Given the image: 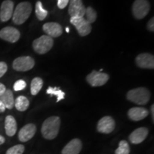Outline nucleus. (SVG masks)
I'll use <instances>...</instances> for the list:
<instances>
[{
  "label": "nucleus",
  "mask_w": 154,
  "mask_h": 154,
  "mask_svg": "<svg viewBox=\"0 0 154 154\" xmlns=\"http://www.w3.org/2000/svg\"><path fill=\"white\" fill-rule=\"evenodd\" d=\"M35 13L37 19L40 21L44 20V19L47 17L48 11L46 10V9H44L42 4L40 1H38L36 3Z\"/></svg>",
  "instance_id": "nucleus-23"
},
{
  "label": "nucleus",
  "mask_w": 154,
  "mask_h": 154,
  "mask_svg": "<svg viewBox=\"0 0 154 154\" xmlns=\"http://www.w3.org/2000/svg\"><path fill=\"white\" fill-rule=\"evenodd\" d=\"M14 12V2L11 0H5L0 7V19L2 22H7L12 17Z\"/></svg>",
  "instance_id": "nucleus-13"
},
{
  "label": "nucleus",
  "mask_w": 154,
  "mask_h": 154,
  "mask_svg": "<svg viewBox=\"0 0 154 154\" xmlns=\"http://www.w3.org/2000/svg\"><path fill=\"white\" fill-rule=\"evenodd\" d=\"M5 128L6 134L8 136H14L17 130V121L12 116H7L5 119Z\"/></svg>",
  "instance_id": "nucleus-19"
},
{
  "label": "nucleus",
  "mask_w": 154,
  "mask_h": 154,
  "mask_svg": "<svg viewBox=\"0 0 154 154\" xmlns=\"http://www.w3.org/2000/svg\"><path fill=\"white\" fill-rule=\"evenodd\" d=\"M69 14L71 17H84L86 7L83 5L82 0H69Z\"/></svg>",
  "instance_id": "nucleus-10"
},
{
  "label": "nucleus",
  "mask_w": 154,
  "mask_h": 154,
  "mask_svg": "<svg viewBox=\"0 0 154 154\" xmlns=\"http://www.w3.org/2000/svg\"><path fill=\"white\" fill-rule=\"evenodd\" d=\"M66 31L67 33H69V27H66Z\"/></svg>",
  "instance_id": "nucleus-36"
},
{
  "label": "nucleus",
  "mask_w": 154,
  "mask_h": 154,
  "mask_svg": "<svg viewBox=\"0 0 154 154\" xmlns=\"http://www.w3.org/2000/svg\"><path fill=\"white\" fill-rule=\"evenodd\" d=\"M136 63L139 68L141 69H154V57L149 53H143L138 55L136 58Z\"/></svg>",
  "instance_id": "nucleus-12"
},
{
  "label": "nucleus",
  "mask_w": 154,
  "mask_h": 154,
  "mask_svg": "<svg viewBox=\"0 0 154 154\" xmlns=\"http://www.w3.org/2000/svg\"><path fill=\"white\" fill-rule=\"evenodd\" d=\"M147 28H148V29L150 31V32H153L154 31V18L153 17H152V18L149 20V22H148Z\"/></svg>",
  "instance_id": "nucleus-31"
},
{
  "label": "nucleus",
  "mask_w": 154,
  "mask_h": 154,
  "mask_svg": "<svg viewBox=\"0 0 154 154\" xmlns=\"http://www.w3.org/2000/svg\"><path fill=\"white\" fill-rule=\"evenodd\" d=\"M32 11V5L28 2L19 3L13 12L12 21L14 24L20 25L27 20Z\"/></svg>",
  "instance_id": "nucleus-2"
},
{
  "label": "nucleus",
  "mask_w": 154,
  "mask_h": 154,
  "mask_svg": "<svg viewBox=\"0 0 154 154\" xmlns=\"http://www.w3.org/2000/svg\"><path fill=\"white\" fill-rule=\"evenodd\" d=\"M149 113V111L143 107H134L128 111L129 119L134 121L143 120L148 116Z\"/></svg>",
  "instance_id": "nucleus-18"
},
{
  "label": "nucleus",
  "mask_w": 154,
  "mask_h": 154,
  "mask_svg": "<svg viewBox=\"0 0 154 154\" xmlns=\"http://www.w3.org/2000/svg\"><path fill=\"white\" fill-rule=\"evenodd\" d=\"M0 100L5 105L6 109H11L14 106V95L10 89H6L2 95L0 96Z\"/></svg>",
  "instance_id": "nucleus-20"
},
{
  "label": "nucleus",
  "mask_w": 154,
  "mask_h": 154,
  "mask_svg": "<svg viewBox=\"0 0 154 154\" xmlns=\"http://www.w3.org/2000/svg\"><path fill=\"white\" fill-rule=\"evenodd\" d=\"M82 149V143L79 138H74L63 148L62 154H79Z\"/></svg>",
  "instance_id": "nucleus-17"
},
{
  "label": "nucleus",
  "mask_w": 154,
  "mask_h": 154,
  "mask_svg": "<svg viewBox=\"0 0 154 154\" xmlns=\"http://www.w3.org/2000/svg\"><path fill=\"white\" fill-rule=\"evenodd\" d=\"M150 8V3L148 0H135L132 6L133 15L137 19H143L149 14Z\"/></svg>",
  "instance_id": "nucleus-5"
},
{
  "label": "nucleus",
  "mask_w": 154,
  "mask_h": 154,
  "mask_svg": "<svg viewBox=\"0 0 154 154\" xmlns=\"http://www.w3.org/2000/svg\"><path fill=\"white\" fill-rule=\"evenodd\" d=\"M126 98L138 105H146L149 101L151 94L146 88L140 87L130 90L127 93Z\"/></svg>",
  "instance_id": "nucleus-3"
},
{
  "label": "nucleus",
  "mask_w": 154,
  "mask_h": 154,
  "mask_svg": "<svg viewBox=\"0 0 154 154\" xmlns=\"http://www.w3.org/2000/svg\"><path fill=\"white\" fill-rule=\"evenodd\" d=\"M5 137H4V136H1V135H0V145H2V144H3L4 143H5Z\"/></svg>",
  "instance_id": "nucleus-34"
},
{
  "label": "nucleus",
  "mask_w": 154,
  "mask_h": 154,
  "mask_svg": "<svg viewBox=\"0 0 154 154\" xmlns=\"http://www.w3.org/2000/svg\"><path fill=\"white\" fill-rule=\"evenodd\" d=\"M24 146L22 144L14 146L12 147L9 148L6 152V154H22L24 151Z\"/></svg>",
  "instance_id": "nucleus-27"
},
{
  "label": "nucleus",
  "mask_w": 154,
  "mask_h": 154,
  "mask_svg": "<svg viewBox=\"0 0 154 154\" xmlns=\"http://www.w3.org/2000/svg\"><path fill=\"white\" fill-rule=\"evenodd\" d=\"M153 109H154V106L152 105V106H151V110L152 119H153V121H154V111H153Z\"/></svg>",
  "instance_id": "nucleus-35"
},
{
  "label": "nucleus",
  "mask_w": 154,
  "mask_h": 154,
  "mask_svg": "<svg viewBox=\"0 0 154 154\" xmlns=\"http://www.w3.org/2000/svg\"><path fill=\"white\" fill-rule=\"evenodd\" d=\"M0 38L10 43H15L20 38V32L16 28L7 26L0 31Z\"/></svg>",
  "instance_id": "nucleus-9"
},
{
  "label": "nucleus",
  "mask_w": 154,
  "mask_h": 154,
  "mask_svg": "<svg viewBox=\"0 0 154 154\" xmlns=\"http://www.w3.org/2000/svg\"><path fill=\"white\" fill-rule=\"evenodd\" d=\"M36 128L33 124H29L24 126L19 131L18 138L22 142H26L34 137L36 134Z\"/></svg>",
  "instance_id": "nucleus-15"
},
{
  "label": "nucleus",
  "mask_w": 154,
  "mask_h": 154,
  "mask_svg": "<svg viewBox=\"0 0 154 154\" xmlns=\"http://www.w3.org/2000/svg\"><path fill=\"white\" fill-rule=\"evenodd\" d=\"M53 38L47 35H43L33 42L32 46L34 51L39 54H44L50 51L53 47Z\"/></svg>",
  "instance_id": "nucleus-4"
},
{
  "label": "nucleus",
  "mask_w": 154,
  "mask_h": 154,
  "mask_svg": "<svg viewBox=\"0 0 154 154\" xmlns=\"http://www.w3.org/2000/svg\"><path fill=\"white\" fill-rule=\"evenodd\" d=\"M109 79V76L106 73L93 71L86 76V81L91 86H101Z\"/></svg>",
  "instance_id": "nucleus-8"
},
{
  "label": "nucleus",
  "mask_w": 154,
  "mask_h": 154,
  "mask_svg": "<svg viewBox=\"0 0 154 154\" xmlns=\"http://www.w3.org/2000/svg\"><path fill=\"white\" fill-rule=\"evenodd\" d=\"M69 2V0H58V7L59 9H64L65 7L68 5V4Z\"/></svg>",
  "instance_id": "nucleus-30"
},
{
  "label": "nucleus",
  "mask_w": 154,
  "mask_h": 154,
  "mask_svg": "<svg viewBox=\"0 0 154 154\" xmlns=\"http://www.w3.org/2000/svg\"><path fill=\"white\" fill-rule=\"evenodd\" d=\"M26 86V83L24 80H18L14 83V91H22L24 89Z\"/></svg>",
  "instance_id": "nucleus-28"
},
{
  "label": "nucleus",
  "mask_w": 154,
  "mask_h": 154,
  "mask_svg": "<svg viewBox=\"0 0 154 154\" xmlns=\"http://www.w3.org/2000/svg\"><path fill=\"white\" fill-rule=\"evenodd\" d=\"M70 22L76 27L80 36H87L91 32V24H89L84 17H71Z\"/></svg>",
  "instance_id": "nucleus-6"
},
{
  "label": "nucleus",
  "mask_w": 154,
  "mask_h": 154,
  "mask_svg": "<svg viewBox=\"0 0 154 154\" xmlns=\"http://www.w3.org/2000/svg\"><path fill=\"white\" fill-rule=\"evenodd\" d=\"M84 17L89 24H92L96 20L97 13L91 7H88L86 8V12Z\"/></svg>",
  "instance_id": "nucleus-24"
},
{
  "label": "nucleus",
  "mask_w": 154,
  "mask_h": 154,
  "mask_svg": "<svg viewBox=\"0 0 154 154\" xmlns=\"http://www.w3.org/2000/svg\"><path fill=\"white\" fill-rule=\"evenodd\" d=\"M6 89H7V88H6L5 86L3 84H2V83H0V96L2 95V94L5 93Z\"/></svg>",
  "instance_id": "nucleus-32"
},
{
  "label": "nucleus",
  "mask_w": 154,
  "mask_h": 154,
  "mask_svg": "<svg viewBox=\"0 0 154 154\" xmlns=\"http://www.w3.org/2000/svg\"><path fill=\"white\" fill-rule=\"evenodd\" d=\"M5 109L6 108L5 106V105H4V103L1 101V100H0V113L5 112Z\"/></svg>",
  "instance_id": "nucleus-33"
},
{
  "label": "nucleus",
  "mask_w": 154,
  "mask_h": 154,
  "mask_svg": "<svg viewBox=\"0 0 154 154\" xmlns=\"http://www.w3.org/2000/svg\"><path fill=\"white\" fill-rule=\"evenodd\" d=\"M47 93L49 95H54L57 97V102L60 101L61 100L64 99L65 94L60 89V88L58 87H49L47 90Z\"/></svg>",
  "instance_id": "nucleus-25"
},
{
  "label": "nucleus",
  "mask_w": 154,
  "mask_h": 154,
  "mask_svg": "<svg viewBox=\"0 0 154 154\" xmlns=\"http://www.w3.org/2000/svg\"><path fill=\"white\" fill-rule=\"evenodd\" d=\"M35 64L33 58L30 57H20L13 61L12 67L17 72H26L31 70Z\"/></svg>",
  "instance_id": "nucleus-7"
},
{
  "label": "nucleus",
  "mask_w": 154,
  "mask_h": 154,
  "mask_svg": "<svg viewBox=\"0 0 154 154\" xmlns=\"http://www.w3.org/2000/svg\"><path fill=\"white\" fill-rule=\"evenodd\" d=\"M130 147L126 140H121L119 147L116 150L115 154H129Z\"/></svg>",
  "instance_id": "nucleus-26"
},
{
  "label": "nucleus",
  "mask_w": 154,
  "mask_h": 154,
  "mask_svg": "<svg viewBox=\"0 0 154 154\" xmlns=\"http://www.w3.org/2000/svg\"><path fill=\"white\" fill-rule=\"evenodd\" d=\"M116 126L115 121L111 116H104L100 119L97 124L98 131L102 134H110L114 130Z\"/></svg>",
  "instance_id": "nucleus-11"
},
{
  "label": "nucleus",
  "mask_w": 154,
  "mask_h": 154,
  "mask_svg": "<svg viewBox=\"0 0 154 154\" xmlns=\"http://www.w3.org/2000/svg\"><path fill=\"white\" fill-rule=\"evenodd\" d=\"M14 106L19 111H24L29 106V101L24 96H19L14 101Z\"/></svg>",
  "instance_id": "nucleus-21"
},
{
  "label": "nucleus",
  "mask_w": 154,
  "mask_h": 154,
  "mask_svg": "<svg viewBox=\"0 0 154 154\" xmlns=\"http://www.w3.org/2000/svg\"><path fill=\"white\" fill-rule=\"evenodd\" d=\"M7 69L8 67H7V63L4 61H0V78L2 77L7 72Z\"/></svg>",
  "instance_id": "nucleus-29"
},
{
  "label": "nucleus",
  "mask_w": 154,
  "mask_h": 154,
  "mask_svg": "<svg viewBox=\"0 0 154 154\" xmlns=\"http://www.w3.org/2000/svg\"><path fill=\"white\" fill-rule=\"evenodd\" d=\"M149 134V130L145 127H140L134 131L129 136V140L132 143L138 144L142 143Z\"/></svg>",
  "instance_id": "nucleus-16"
},
{
  "label": "nucleus",
  "mask_w": 154,
  "mask_h": 154,
  "mask_svg": "<svg viewBox=\"0 0 154 154\" xmlns=\"http://www.w3.org/2000/svg\"><path fill=\"white\" fill-rule=\"evenodd\" d=\"M59 117L51 116L44 121L42 126V134L46 139L52 140L57 136L60 128Z\"/></svg>",
  "instance_id": "nucleus-1"
},
{
  "label": "nucleus",
  "mask_w": 154,
  "mask_h": 154,
  "mask_svg": "<svg viewBox=\"0 0 154 154\" xmlns=\"http://www.w3.org/2000/svg\"><path fill=\"white\" fill-rule=\"evenodd\" d=\"M43 86V80L39 77H35L31 83V94L35 96L37 94Z\"/></svg>",
  "instance_id": "nucleus-22"
},
{
  "label": "nucleus",
  "mask_w": 154,
  "mask_h": 154,
  "mask_svg": "<svg viewBox=\"0 0 154 154\" xmlns=\"http://www.w3.org/2000/svg\"><path fill=\"white\" fill-rule=\"evenodd\" d=\"M43 30L47 36L51 38L60 36L63 33V29L59 24L56 22H48L43 25Z\"/></svg>",
  "instance_id": "nucleus-14"
}]
</instances>
